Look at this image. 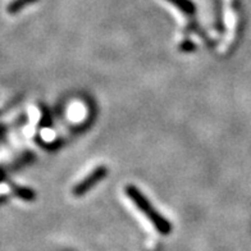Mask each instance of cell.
Segmentation results:
<instances>
[{"instance_id": "cell-1", "label": "cell", "mask_w": 251, "mask_h": 251, "mask_svg": "<svg viewBox=\"0 0 251 251\" xmlns=\"http://www.w3.org/2000/svg\"><path fill=\"white\" fill-rule=\"evenodd\" d=\"M126 194H127V196L135 202L136 206L146 215V218L149 219L151 223H154V226H155L156 229H158L159 232H162V233H168V232L171 231V225L163 218L162 215L156 212L155 209H154V206L149 202V200L145 198L144 194L140 192V190L136 187V186H127V187H126Z\"/></svg>"}, {"instance_id": "cell-2", "label": "cell", "mask_w": 251, "mask_h": 251, "mask_svg": "<svg viewBox=\"0 0 251 251\" xmlns=\"http://www.w3.org/2000/svg\"><path fill=\"white\" fill-rule=\"evenodd\" d=\"M106 175H108V169L104 165H99L94 169L93 172H90L89 175L82 179L79 181L78 183H76V186L73 187L72 194L77 198L79 196H83L86 192H89L91 188L95 187V185H98L100 181L105 178Z\"/></svg>"}, {"instance_id": "cell-3", "label": "cell", "mask_w": 251, "mask_h": 251, "mask_svg": "<svg viewBox=\"0 0 251 251\" xmlns=\"http://www.w3.org/2000/svg\"><path fill=\"white\" fill-rule=\"evenodd\" d=\"M36 0H13L12 3L8 5L7 10L9 14H17L20 10H22L24 8H26L27 5L35 3Z\"/></svg>"}, {"instance_id": "cell-4", "label": "cell", "mask_w": 251, "mask_h": 251, "mask_svg": "<svg viewBox=\"0 0 251 251\" xmlns=\"http://www.w3.org/2000/svg\"><path fill=\"white\" fill-rule=\"evenodd\" d=\"M17 195H18V198H22L25 200H33L35 199V194L28 188H18Z\"/></svg>"}, {"instance_id": "cell-5", "label": "cell", "mask_w": 251, "mask_h": 251, "mask_svg": "<svg viewBox=\"0 0 251 251\" xmlns=\"http://www.w3.org/2000/svg\"><path fill=\"white\" fill-rule=\"evenodd\" d=\"M188 43V41H187ZM187 43H183L182 44V50H192L194 49V45H191V44H187Z\"/></svg>"}]
</instances>
